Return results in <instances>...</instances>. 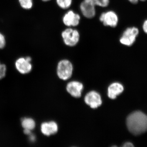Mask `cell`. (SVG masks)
I'll use <instances>...</instances> for the list:
<instances>
[{
	"label": "cell",
	"instance_id": "16",
	"mask_svg": "<svg viewBox=\"0 0 147 147\" xmlns=\"http://www.w3.org/2000/svg\"><path fill=\"white\" fill-rule=\"evenodd\" d=\"M88 1L94 6H98L100 7H107L110 3V0H86Z\"/></svg>",
	"mask_w": 147,
	"mask_h": 147
},
{
	"label": "cell",
	"instance_id": "15",
	"mask_svg": "<svg viewBox=\"0 0 147 147\" xmlns=\"http://www.w3.org/2000/svg\"><path fill=\"white\" fill-rule=\"evenodd\" d=\"M72 0H56V3L59 7L63 9H67L71 6Z\"/></svg>",
	"mask_w": 147,
	"mask_h": 147
},
{
	"label": "cell",
	"instance_id": "14",
	"mask_svg": "<svg viewBox=\"0 0 147 147\" xmlns=\"http://www.w3.org/2000/svg\"><path fill=\"white\" fill-rule=\"evenodd\" d=\"M20 6L25 10H30L33 6V0H18Z\"/></svg>",
	"mask_w": 147,
	"mask_h": 147
},
{
	"label": "cell",
	"instance_id": "11",
	"mask_svg": "<svg viewBox=\"0 0 147 147\" xmlns=\"http://www.w3.org/2000/svg\"><path fill=\"white\" fill-rule=\"evenodd\" d=\"M58 130V125L54 121L45 122L41 125V131L42 134L46 136L56 134Z\"/></svg>",
	"mask_w": 147,
	"mask_h": 147
},
{
	"label": "cell",
	"instance_id": "25",
	"mask_svg": "<svg viewBox=\"0 0 147 147\" xmlns=\"http://www.w3.org/2000/svg\"><path fill=\"white\" fill-rule=\"evenodd\" d=\"M140 1H146V0H140Z\"/></svg>",
	"mask_w": 147,
	"mask_h": 147
},
{
	"label": "cell",
	"instance_id": "2",
	"mask_svg": "<svg viewBox=\"0 0 147 147\" xmlns=\"http://www.w3.org/2000/svg\"><path fill=\"white\" fill-rule=\"evenodd\" d=\"M61 36L63 42L66 45L74 47L76 46L79 42L80 35L77 30L69 28L62 32Z\"/></svg>",
	"mask_w": 147,
	"mask_h": 147
},
{
	"label": "cell",
	"instance_id": "6",
	"mask_svg": "<svg viewBox=\"0 0 147 147\" xmlns=\"http://www.w3.org/2000/svg\"><path fill=\"white\" fill-rule=\"evenodd\" d=\"M81 16L73 10L68 11L63 16L62 21L65 26L68 27H76L79 25Z\"/></svg>",
	"mask_w": 147,
	"mask_h": 147
},
{
	"label": "cell",
	"instance_id": "5",
	"mask_svg": "<svg viewBox=\"0 0 147 147\" xmlns=\"http://www.w3.org/2000/svg\"><path fill=\"white\" fill-rule=\"evenodd\" d=\"M99 20L105 26L115 28L118 24L119 18L116 12L110 10L101 13L99 17Z\"/></svg>",
	"mask_w": 147,
	"mask_h": 147
},
{
	"label": "cell",
	"instance_id": "7",
	"mask_svg": "<svg viewBox=\"0 0 147 147\" xmlns=\"http://www.w3.org/2000/svg\"><path fill=\"white\" fill-rule=\"evenodd\" d=\"M31 61V58L30 57L19 58L15 62L16 69L23 74L29 73L32 69Z\"/></svg>",
	"mask_w": 147,
	"mask_h": 147
},
{
	"label": "cell",
	"instance_id": "9",
	"mask_svg": "<svg viewBox=\"0 0 147 147\" xmlns=\"http://www.w3.org/2000/svg\"><path fill=\"white\" fill-rule=\"evenodd\" d=\"M80 9L84 17L91 19L96 15L95 6L88 1L84 0L80 5Z\"/></svg>",
	"mask_w": 147,
	"mask_h": 147
},
{
	"label": "cell",
	"instance_id": "13",
	"mask_svg": "<svg viewBox=\"0 0 147 147\" xmlns=\"http://www.w3.org/2000/svg\"><path fill=\"white\" fill-rule=\"evenodd\" d=\"M22 126L24 129L32 130L34 129L36 126L34 121L31 118H25L22 121Z\"/></svg>",
	"mask_w": 147,
	"mask_h": 147
},
{
	"label": "cell",
	"instance_id": "20",
	"mask_svg": "<svg viewBox=\"0 0 147 147\" xmlns=\"http://www.w3.org/2000/svg\"><path fill=\"white\" fill-rule=\"evenodd\" d=\"M134 146L130 142H127L123 145V147H133Z\"/></svg>",
	"mask_w": 147,
	"mask_h": 147
},
{
	"label": "cell",
	"instance_id": "1",
	"mask_svg": "<svg viewBox=\"0 0 147 147\" xmlns=\"http://www.w3.org/2000/svg\"><path fill=\"white\" fill-rule=\"evenodd\" d=\"M127 125L132 134L138 135L147 131V116L140 111L131 113L127 117Z\"/></svg>",
	"mask_w": 147,
	"mask_h": 147
},
{
	"label": "cell",
	"instance_id": "12",
	"mask_svg": "<svg viewBox=\"0 0 147 147\" xmlns=\"http://www.w3.org/2000/svg\"><path fill=\"white\" fill-rule=\"evenodd\" d=\"M124 88L121 84L119 83H114L109 86L108 88V96L111 99H115L117 96L123 91Z\"/></svg>",
	"mask_w": 147,
	"mask_h": 147
},
{
	"label": "cell",
	"instance_id": "24",
	"mask_svg": "<svg viewBox=\"0 0 147 147\" xmlns=\"http://www.w3.org/2000/svg\"><path fill=\"white\" fill-rule=\"evenodd\" d=\"M42 1L47 2L49 1H50V0H42Z\"/></svg>",
	"mask_w": 147,
	"mask_h": 147
},
{
	"label": "cell",
	"instance_id": "10",
	"mask_svg": "<svg viewBox=\"0 0 147 147\" xmlns=\"http://www.w3.org/2000/svg\"><path fill=\"white\" fill-rule=\"evenodd\" d=\"M66 89L68 92L73 97H80L82 94L83 85L80 82L74 81L67 84Z\"/></svg>",
	"mask_w": 147,
	"mask_h": 147
},
{
	"label": "cell",
	"instance_id": "19",
	"mask_svg": "<svg viewBox=\"0 0 147 147\" xmlns=\"http://www.w3.org/2000/svg\"><path fill=\"white\" fill-rule=\"evenodd\" d=\"M143 28L144 31L147 34V20L145 21L143 25Z\"/></svg>",
	"mask_w": 147,
	"mask_h": 147
},
{
	"label": "cell",
	"instance_id": "4",
	"mask_svg": "<svg viewBox=\"0 0 147 147\" xmlns=\"http://www.w3.org/2000/svg\"><path fill=\"white\" fill-rule=\"evenodd\" d=\"M139 33V30L135 27L127 28L120 38V42L122 45L131 46L135 42Z\"/></svg>",
	"mask_w": 147,
	"mask_h": 147
},
{
	"label": "cell",
	"instance_id": "22",
	"mask_svg": "<svg viewBox=\"0 0 147 147\" xmlns=\"http://www.w3.org/2000/svg\"><path fill=\"white\" fill-rule=\"evenodd\" d=\"M130 2L133 4H136L138 3V0H128Z\"/></svg>",
	"mask_w": 147,
	"mask_h": 147
},
{
	"label": "cell",
	"instance_id": "21",
	"mask_svg": "<svg viewBox=\"0 0 147 147\" xmlns=\"http://www.w3.org/2000/svg\"><path fill=\"white\" fill-rule=\"evenodd\" d=\"M24 133L25 134H27V135H30L31 134V130H30V129H24Z\"/></svg>",
	"mask_w": 147,
	"mask_h": 147
},
{
	"label": "cell",
	"instance_id": "23",
	"mask_svg": "<svg viewBox=\"0 0 147 147\" xmlns=\"http://www.w3.org/2000/svg\"><path fill=\"white\" fill-rule=\"evenodd\" d=\"M30 140H31L32 141H34L35 139V137L34 136V135H32L31 134H30Z\"/></svg>",
	"mask_w": 147,
	"mask_h": 147
},
{
	"label": "cell",
	"instance_id": "17",
	"mask_svg": "<svg viewBox=\"0 0 147 147\" xmlns=\"http://www.w3.org/2000/svg\"><path fill=\"white\" fill-rule=\"evenodd\" d=\"M6 66L5 64L0 62V79H3L5 76L6 72Z\"/></svg>",
	"mask_w": 147,
	"mask_h": 147
},
{
	"label": "cell",
	"instance_id": "3",
	"mask_svg": "<svg viewBox=\"0 0 147 147\" xmlns=\"http://www.w3.org/2000/svg\"><path fill=\"white\" fill-rule=\"evenodd\" d=\"M72 71L73 66L68 60L63 59L59 62L57 71L60 79L63 80L69 79L72 75Z\"/></svg>",
	"mask_w": 147,
	"mask_h": 147
},
{
	"label": "cell",
	"instance_id": "8",
	"mask_svg": "<svg viewBox=\"0 0 147 147\" xmlns=\"http://www.w3.org/2000/svg\"><path fill=\"white\" fill-rule=\"evenodd\" d=\"M85 101L92 108H97L102 104V102L100 94L94 91L87 94L85 97Z\"/></svg>",
	"mask_w": 147,
	"mask_h": 147
},
{
	"label": "cell",
	"instance_id": "18",
	"mask_svg": "<svg viewBox=\"0 0 147 147\" xmlns=\"http://www.w3.org/2000/svg\"><path fill=\"white\" fill-rule=\"evenodd\" d=\"M6 44L5 36L2 33L0 32V50L3 49Z\"/></svg>",
	"mask_w": 147,
	"mask_h": 147
}]
</instances>
